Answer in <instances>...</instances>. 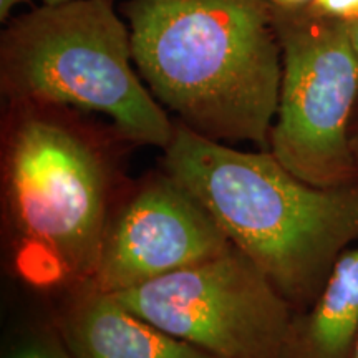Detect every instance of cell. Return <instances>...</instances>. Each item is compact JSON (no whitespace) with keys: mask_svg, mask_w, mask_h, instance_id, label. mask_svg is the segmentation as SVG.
I'll list each match as a JSON object with an SVG mask.
<instances>
[{"mask_svg":"<svg viewBox=\"0 0 358 358\" xmlns=\"http://www.w3.org/2000/svg\"><path fill=\"white\" fill-rule=\"evenodd\" d=\"M353 358H358V342H357V347H355V352H353Z\"/></svg>","mask_w":358,"mask_h":358,"instance_id":"cell-17","label":"cell"},{"mask_svg":"<svg viewBox=\"0 0 358 358\" xmlns=\"http://www.w3.org/2000/svg\"><path fill=\"white\" fill-rule=\"evenodd\" d=\"M161 161L295 312L312 306L338 257L358 243V181L313 186L271 151L236 150L176 120Z\"/></svg>","mask_w":358,"mask_h":358,"instance_id":"cell-2","label":"cell"},{"mask_svg":"<svg viewBox=\"0 0 358 358\" xmlns=\"http://www.w3.org/2000/svg\"><path fill=\"white\" fill-rule=\"evenodd\" d=\"M0 88L8 103L101 113L133 145L164 150L174 122L133 62L131 32L113 0H66L7 22Z\"/></svg>","mask_w":358,"mask_h":358,"instance_id":"cell-4","label":"cell"},{"mask_svg":"<svg viewBox=\"0 0 358 358\" xmlns=\"http://www.w3.org/2000/svg\"><path fill=\"white\" fill-rule=\"evenodd\" d=\"M43 3H47V6H55V3H62V2H66V0H42Z\"/></svg>","mask_w":358,"mask_h":358,"instance_id":"cell-16","label":"cell"},{"mask_svg":"<svg viewBox=\"0 0 358 358\" xmlns=\"http://www.w3.org/2000/svg\"><path fill=\"white\" fill-rule=\"evenodd\" d=\"M57 332L73 358H216L164 332L92 282L75 285Z\"/></svg>","mask_w":358,"mask_h":358,"instance_id":"cell-8","label":"cell"},{"mask_svg":"<svg viewBox=\"0 0 358 358\" xmlns=\"http://www.w3.org/2000/svg\"><path fill=\"white\" fill-rule=\"evenodd\" d=\"M310 7L322 15L348 25L358 22V0H312Z\"/></svg>","mask_w":358,"mask_h":358,"instance_id":"cell-11","label":"cell"},{"mask_svg":"<svg viewBox=\"0 0 358 358\" xmlns=\"http://www.w3.org/2000/svg\"><path fill=\"white\" fill-rule=\"evenodd\" d=\"M348 30H350L352 43H353V47H355L357 55H358V22H355V24H352V25H348Z\"/></svg>","mask_w":358,"mask_h":358,"instance_id":"cell-15","label":"cell"},{"mask_svg":"<svg viewBox=\"0 0 358 358\" xmlns=\"http://www.w3.org/2000/svg\"><path fill=\"white\" fill-rule=\"evenodd\" d=\"M282 50L279 106L268 151L313 186L358 181L350 120L358 100V55L348 24L315 8L274 7Z\"/></svg>","mask_w":358,"mask_h":358,"instance_id":"cell-5","label":"cell"},{"mask_svg":"<svg viewBox=\"0 0 358 358\" xmlns=\"http://www.w3.org/2000/svg\"><path fill=\"white\" fill-rule=\"evenodd\" d=\"M358 342V243L330 272L319 297L295 312L282 358H353Z\"/></svg>","mask_w":358,"mask_h":358,"instance_id":"cell-9","label":"cell"},{"mask_svg":"<svg viewBox=\"0 0 358 358\" xmlns=\"http://www.w3.org/2000/svg\"><path fill=\"white\" fill-rule=\"evenodd\" d=\"M25 2H30V0H0V22L6 24L8 17H10L12 8L19 6V3H25Z\"/></svg>","mask_w":358,"mask_h":358,"instance_id":"cell-13","label":"cell"},{"mask_svg":"<svg viewBox=\"0 0 358 358\" xmlns=\"http://www.w3.org/2000/svg\"><path fill=\"white\" fill-rule=\"evenodd\" d=\"M138 73L176 122L209 140L268 146L282 50L266 0H127Z\"/></svg>","mask_w":358,"mask_h":358,"instance_id":"cell-1","label":"cell"},{"mask_svg":"<svg viewBox=\"0 0 358 358\" xmlns=\"http://www.w3.org/2000/svg\"><path fill=\"white\" fill-rule=\"evenodd\" d=\"M113 295L216 358H282L295 315L287 299L234 244L216 257Z\"/></svg>","mask_w":358,"mask_h":358,"instance_id":"cell-6","label":"cell"},{"mask_svg":"<svg viewBox=\"0 0 358 358\" xmlns=\"http://www.w3.org/2000/svg\"><path fill=\"white\" fill-rule=\"evenodd\" d=\"M348 138H350V148L353 158H355L358 164V100L355 108H353V115L350 120V129H348Z\"/></svg>","mask_w":358,"mask_h":358,"instance_id":"cell-12","label":"cell"},{"mask_svg":"<svg viewBox=\"0 0 358 358\" xmlns=\"http://www.w3.org/2000/svg\"><path fill=\"white\" fill-rule=\"evenodd\" d=\"M82 113L8 103L3 189L13 262L37 287L92 279L113 216L106 138Z\"/></svg>","mask_w":358,"mask_h":358,"instance_id":"cell-3","label":"cell"},{"mask_svg":"<svg viewBox=\"0 0 358 358\" xmlns=\"http://www.w3.org/2000/svg\"><path fill=\"white\" fill-rule=\"evenodd\" d=\"M266 2L274 7H302L308 6L312 0H266Z\"/></svg>","mask_w":358,"mask_h":358,"instance_id":"cell-14","label":"cell"},{"mask_svg":"<svg viewBox=\"0 0 358 358\" xmlns=\"http://www.w3.org/2000/svg\"><path fill=\"white\" fill-rule=\"evenodd\" d=\"M232 243L208 209L166 173L111 216L92 282L108 294L140 287L216 257Z\"/></svg>","mask_w":358,"mask_h":358,"instance_id":"cell-7","label":"cell"},{"mask_svg":"<svg viewBox=\"0 0 358 358\" xmlns=\"http://www.w3.org/2000/svg\"><path fill=\"white\" fill-rule=\"evenodd\" d=\"M7 358H73L58 332H43L27 337Z\"/></svg>","mask_w":358,"mask_h":358,"instance_id":"cell-10","label":"cell"}]
</instances>
